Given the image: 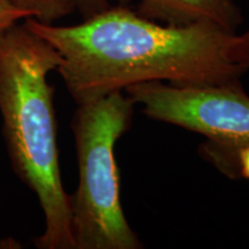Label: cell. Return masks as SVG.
<instances>
[{
  "instance_id": "cell-1",
  "label": "cell",
  "mask_w": 249,
  "mask_h": 249,
  "mask_svg": "<svg viewBox=\"0 0 249 249\" xmlns=\"http://www.w3.org/2000/svg\"><path fill=\"white\" fill-rule=\"evenodd\" d=\"M23 22L58 52L57 71L76 104L152 81L232 85L246 71L231 58L235 33L213 23L160 24L124 6L75 26Z\"/></svg>"
},
{
  "instance_id": "cell-2",
  "label": "cell",
  "mask_w": 249,
  "mask_h": 249,
  "mask_svg": "<svg viewBox=\"0 0 249 249\" xmlns=\"http://www.w3.org/2000/svg\"><path fill=\"white\" fill-rule=\"evenodd\" d=\"M60 64L46 40L18 22L0 39V114L14 172L37 196L44 213L40 249H75L71 196L62 186L53 87L48 75Z\"/></svg>"
},
{
  "instance_id": "cell-3",
  "label": "cell",
  "mask_w": 249,
  "mask_h": 249,
  "mask_svg": "<svg viewBox=\"0 0 249 249\" xmlns=\"http://www.w3.org/2000/svg\"><path fill=\"white\" fill-rule=\"evenodd\" d=\"M134 103L123 91L77 104L71 121L79 186L71 196V223L75 249H139L119 194L114 147L129 128Z\"/></svg>"
},
{
  "instance_id": "cell-4",
  "label": "cell",
  "mask_w": 249,
  "mask_h": 249,
  "mask_svg": "<svg viewBox=\"0 0 249 249\" xmlns=\"http://www.w3.org/2000/svg\"><path fill=\"white\" fill-rule=\"evenodd\" d=\"M124 91L151 119L205 136L204 157L227 177L239 179L236 156L249 144V96L240 82L176 86L152 81L130 86Z\"/></svg>"
},
{
  "instance_id": "cell-5",
  "label": "cell",
  "mask_w": 249,
  "mask_h": 249,
  "mask_svg": "<svg viewBox=\"0 0 249 249\" xmlns=\"http://www.w3.org/2000/svg\"><path fill=\"white\" fill-rule=\"evenodd\" d=\"M138 13L170 26L213 23L235 33L242 22L234 0H140Z\"/></svg>"
},
{
  "instance_id": "cell-6",
  "label": "cell",
  "mask_w": 249,
  "mask_h": 249,
  "mask_svg": "<svg viewBox=\"0 0 249 249\" xmlns=\"http://www.w3.org/2000/svg\"><path fill=\"white\" fill-rule=\"evenodd\" d=\"M28 18L43 23H54L75 11L74 0H9Z\"/></svg>"
},
{
  "instance_id": "cell-7",
  "label": "cell",
  "mask_w": 249,
  "mask_h": 249,
  "mask_svg": "<svg viewBox=\"0 0 249 249\" xmlns=\"http://www.w3.org/2000/svg\"><path fill=\"white\" fill-rule=\"evenodd\" d=\"M28 18L24 12L18 9L9 0H0V39L6 31L21 21Z\"/></svg>"
},
{
  "instance_id": "cell-8",
  "label": "cell",
  "mask_w": 249,
  "mask_h": 249,
  "mask_svg": "<svg viewBox=\"0 0 249 249\" xmlns=\"http://www.w3.org/2000/svg\"><path fill=\"white\" fill-rule=\"evenodd\" d=\"M231 58L236 65L249 70V30L242 35H236L231 45Z\"/></svg>"
},
{
  "instance_id": "cell-9",
  "label": "cell",
  "mask_w": 249,
  "mask_h": 249,
  "mask_svg": "<svg viewBox=\"0 0 249 249\" xmlns=\"http://www.w3.org/2000/svg\"><path fill=\"white\" fill-rule=\"evenodd\" d=\"M75 1V9L87 18L92 15L99 13L110 7V0H74ZM119 2L127 1V0H118Z\"/></svg>"
},
{
  "instance_id": "cell-10",
  "label": "cell",
  "mask_w": 249,
  "mask_h": 249,
  "mask_svg": "<svg viewBox=\"0 0 249 249\" xmlns=\"http://www.w3.org/2000/svg\"><path fill=\"white\" fill-rule=\"evenodd\" d=\"M236 166H238L239 178L249 180V144L242 147L236 156Z\"/></svg>"
}]
</instances>
